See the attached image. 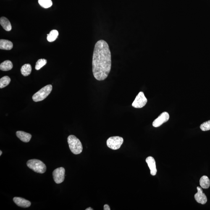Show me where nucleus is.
<instances>
[{"label": "nucleus", "mask_w": 210, "mask_h": 210, "mask_svg": "<svg viewBox=\"0 0 210 210\" xmlns=\"http://www.w3.org/2000/svg\"><path fill=\"white\" fill-rule=\"evenodd\" d=\"M200 128L203 131L210 130V120L203 123L200 126Z\"/></svg>", "instance_id": "4be33fe9"}, {"label": "nucleus", "mask_w": 210, "mask_h": 210, "mask_svg": "<svg viewBox=\"0 0 210 210\" xmlns=\"http://www.w3.org/2000/svg\"><path fill=\"white\" fill-rule=\"evenodd\" d=\"M11 81L10 77L8 76H5L2 77L0 79V88H3L7 86L10 83Z\"/></svg>", "instance_id": "6ab92c4d"}, {"label": "nucleus", "mask_w": 210, "mask_h": 210, "mask_svg": "<svg viewBox=\"0 0 210 210\" xmlns=\"http://www.w3.org/2000/svg\"><path fill=\"white\" fill-rule=\"evenodd\" d=\"M146 161L150 170V173L151 175L155 176L157 173V169H156V162L154 158L152 156H149L147 158Z\"/></svg>", "instance_id": "9d476101"}, {"label": "nucleus", "mask_w": 210, "mask_h": 210, "mask_svg": "<svg viewBox=\"0 0 210 210\" xmlns=\"http://www.w3.org/2000/svg\"><path fill=\"white\" fill-rule=\"evenodd\" d=\"M104 210H110V208L109 206L107 204L105 205L104 207Z\"/></svg>", "instance_id": "5701e85b"}, {"label": "nucleus", "mask_w": 210, "mask_h": 210, "mask_svg": "<svg viewBox=\"0 0 210 210\" xmlns=\"http://www.w3.org/2000/svg\"><path fill=\"white\" fill-rule=\"evenodd\" d=\"M47 39L48 41L52 42L55 41L59 35V32L56 30H53L50 32L49 34H47Z\"/></svg>", "instance_id": "a211bd4d"}, {"label": "nucleus", "mask_w": 210, "mask_h": 210, "mask_svg": "<svg viewBox=\"0 0 210 210\" xmlns=\"http://www.w3.org/2000/svg\"><path fill=\"white\" fill-rule=\"evenodd\" d=\"M38 3L41 7L45 8L51 7L53 4L51 0H38Z\"/></svg>", "instance_id": "aec40b11"}, {"label": "nucleus", "mask_w": 210, "mask_h": 210, "mask_svg": "<svg viewBox=\"0 0 210 210\" xmlns=\"http://www.w3.org/2000/svg\"><path fill=\"white\" fill-rule=\"evenodd\" d=\"M27 166L34 172L39 174H43L46 172V167L42 161L38 159L29 160L27 163Z\"/></svg>", "instance_id": "7ed1b4c3"}, {"label": "nucleus", "mask_w": 210, "mask_h": 210, "mask_svg": "<svg viewBox=\"0 0 210 210\" xmlns=\"http://www.w3.org/2000/svg\"><path fill=\"white\" fill-rule=\"evenodd\" d=\"M67 141L69 148L73 154H80L83 151V146L81 142L74 135H69L68 137Z\"/></svg>", "instance_id": "f03ea898"}, {"label": "nucleus", "mask_w": 210, "mask_h": 210, "mask_svg": "<svg viewBox=\"0 0 210 210\" xmlns=\"http://www.w3.org/2000/svg\"><path fill=\"white\" fill-rule=\"evenodd\" d=\"M147 102V99L143 92H140L138 93L132 104L133 107L141 108L144 107Z\"/></svg>", "instance_id": "423d86ee"}, {"label": "nucleus", "mask_w": 210, "mask_h": 210, "mask_svg": "<svg viewBox=\"0 0 210 210\" xmlns=\"http://www.w3.org/2000/svg\"><path fill=\"white\" fill-rule=\"evenodd\" d=\"M65 170L63 167L58 168L53 172V178L56 184H60L65 179Z\"/></svg>", "instance_id": "0eeeda50"}, {"label": "nucleus", "mask_w": 210, "mask_h": 210, "mask_svg": "<svg viewBox=\"0 0 210 210\" xmlns=\"http://www.w3.org/2000/svg\"><path fill=\"white\" fill-rule=\"evenodd\" d=\"M16 135L24 143H28L30 141L32 137V135L30 134L22 131L17 132Z\"/></svg>", "instance_id": "f8f14e48"}, {"label": "nucleus", "mask_w": 210, "mask_h": 210, "mask_svg": "<svg viewBox=\"0 0 210 210\" xmlns=\"http://www.w3.org/2000/svg\"><path fill=\"white\" fill-rule=\"evenodd\" d=\"M197 193L195 195V198L198 203L202 204H206L207 202V198L206 195L203 192V190L200 187H197Z\"/></svg>", "instance_id": "1a4fd4ad"}, {"label": "nucleus", "mask_w": 210, "mask_h": 210, "mask_svg": "<svg viewBox=\"0 0 210 210\" xmlns=\"http://www.w3.org/2000/svg\"><path fill=\"white\" fill-rule=\"evenodd\" d=\"M32 71V67L30 64H24L21 69V73L24 76L29 75Z\"/></svg>", "instance_id": "dca6fc26"}, {"label": "nucleus", "mask_w": 210, "mask_h": 210, "mask_svg": "<svg viewBox=\"0 0 210 210\" xmlns=\"http://www.w3.org/2000/svg\"><path fill=\"white\" fill-rule=\"evenodd\" d=\"M46 60L45 59H40L37 61L35 66V69L36 70H39L43 67L44 66L46 65Z\"/></svg>", "instance_id": "412c9836"}, {"label": "nucleus", "mask_w": 210, "mask_h": 210, "mask_svg": "<svg viewBox=\"0 0 210 210\" xmlns=\"http://www.w3.org/2000/svg\"><path fill=\"white\" fill-rule=\"evenodd\" d=\"M200 186L204 189L209 188L210 186V181L209 177L206 176H202L200 180Z\"/></svg>", "instance_id": "f3484780"}, {"label": "nucleus", "mask_w": 210, "mask_h": 210, "mask_svg": "<svg viewBox=\"0 0 210 210\" xmlns=\"http://www.w3.org/2000/svg\"><path fill=\"white\" fill-rule=\"evenodd\" d=\"M169 119V115L167 112H164L160 114L156 119L153 121V126L155 127H158L162 125L163 123L167 122Z\"/></svg>", "instance_id": "6e6552de"}, {"label": "nucleus", "mask_w": 210, "mask_h": 210, "mask_svg": "<svg viewBox=\"0 0 210 210\" xmlns=\"http://www.w3.org/2000/svg\"><path fill=\"white\" fill-rule=\"evenodd\" d=\"M111 67V55L109 45L100 40L95 45L92 59V71L97 80L103 81L108 77Z\"/></svg>", "instance_id": "f257e3e1"}, {"label": "nucleus", "mask_w": 210, "mask_h": 210, "mask_svg": "<svg viewBox=\"0 0 210 210\" xmlns=\"http://www.w3.org/2000/svg\"><path fill=\"white\" fill-rule=\"evenodd\" d=\"M52 90V85H46L35 93L32 96V99L35 102L43 101L50 93Z\"/></svg>", "instance_id": "20e7f679"}, {"label": "nucleus", "mask_w": 210, "mask_h": 210, "mask_svg": "<svg viewBox=\"0 0 210 210\" xmlns=\"http://www.w3.org/2000/svg\"><path fill=\"white\" fill-rule=\"evenodd\" d=\"M3 152L1 150L0 151V156H1Z\"/></svg>", "instance_id": "393cba45"}, {"label": "nucleus", "mask_w": 210, "mask_h": 210, "mask_svg": "<svg viewBox=\"0 0 210 210\" xmlns=\"http://www.w3.org/2000/svg\"><path fill=\"white\" fill-rule=\"evenodd\" d=\"M93 210V209H92V208L91 207H89L86 209V210Z\"/></svg>", "instance_id": "b1692460"}, {"label": "nucleus", "mask_w": 210, "mask_h": 210, "mask_svg": "<svg viewBox=\"0 0 210 210\" xmlns=\"http://www.w3.org/2000/svg\"><path fill=\"white\" fill-rule=\"evenodd\" d=\"M14 203L19 207L23 208H28L31 206V202L24 198L15 197L13 199Z\"/></svg>", "instance_id": "9b49d317"}, {"label": "nucleus", "mask_w": 210, "mask_h": 210, "mask_svg": "<svg viewBox=\"0 0 210 210\" xmlns=\"http://www.w3.org/2000/svg\"><path fill=\"white\" fill-rule=\"evenodd\" d=\"M0 24L3 28L6 31H9L12 29L11 24L9 21L5 17H2L0 19Z\"/></svg>", "instance_id": "4468645a"}, {"label": "nucleus", "mask_w": 210, "mask_h": 210, "mask_svg": "<svg viewBox=\"0 0 210 210\" xmlns=\"http://www.w3.org/2000/svg\"><path fill=\"white\" fill-rule=\"evenodd\" d=\"M13 65L11 61L7 60L1 63L0 64V69L3 71H8L13 68Z\"/></svg>", "instance_id": "2eb2a0df"}, {"label": "nucleus", "mask_w": 210, "mask_h": 210, "mask_svg": "<svg viewBox=\"0 0 210 210\" xmlns=\"http://www.w3.org/2000/svg\"><path fill=\"white\" fill-rule=\"evenodd\" d=\"M123 141V139L122 137H111L107 140V145L111 149L117 150L120 148Z\"/></svg>", "instance_id": "39448f33"}, {"label": "nucleus", "mask_w": 210, "mask_h": 210, "mask_svg": "<svg viewBox=\"0 0 210 210\" xmlns=\"http://www.w3.org/2000/svg\"><path fill=\"white\" fill-rule=\"evenodd\" d=\"M13 44L10 41L6 39L0 40V49L9 50L12 49Z\"/></svg>", "instance_id": "ddd939ff"}]
</instances>
